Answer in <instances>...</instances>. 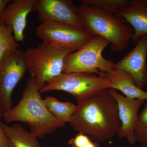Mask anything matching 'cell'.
Segmentation results:
<instances>
[{
	"instance_id": "cell-1",
	"label": "cell",
	"mask_w": 147,
	"mask_h": 147,
	"mask_svg": "<svg viewBox=\"0 0 147 147\" xmlns=\"http://www.w3.org/2000/svg\"><path fill=\"white\" fill-rule=\"evenodd\" d=\"M69 124L75 131L96 142L113 139L121 127L115 99L108 89L96 93L76 105Z\"/></svg>"
},
{
	"instance_id": "cell-2",
	"label": "cell",
	"mask_w": 147,
	"mask_h": 147,
	"mask_svg": "<svg viewBox=\"0 0 147 147\" xmlns=\"http://www.w3.org/2000/svg\"><path fill=\"white\" fill-rule=\"evenodd\" d=\"M6 123L19 121L28 124L30 132L42 137L65 125L50 113L40 95L36 80L31 77L19 102L3 116Z\"/></svg>"
},
{
	"instance_id": "cell-3",
	"label": "cell",
	"mask_w": 147,
	"mask_h": 147,
	"mask_svg": "<svg viewBox=\"0 0 147 147\" xmlns=\"http://www.w3.org/2000/svg\"><path fill=\"white\" fill-rule=\"evenodd\" d=\"M78 7L86 30L109 41L113 52H121L127 48L134 31L123 18L100 7L82 3Z\"/></svg>"
},
{
	"instance_id": "cell-4",
	"label": "cell",
	"mask_w": 147,
	"mask_h": 147,
	"mask_svg": "<svg viewBox=\"0 0 147 147\" xmlns=\"http://www.w3.org/2000/svg\"><path fill=\"white\" fill-rule=\"evenodd\" d=\"M74 51L42 42L25 52L27 71L36 80L39 90L46 83L63 73L65 60Z\"/></svg>"
},
{
	"instance_id": "cell-5",
	"label": "cell",
	"mask_w": 147,
	"mask_h": 147,
	"mask_svg": "<svg viewBox=\"0 0 147 147\" xmlns=\"http://www.w3.org/2000/svg\"><path fill=\"white\" fill-rule=\"evenodd\" d=\"M106 74L97 75L88 72H63L47 82L39 92H65L73 96L76 98L77 104H80L96 93L111 88L112 84Z\"/></svg>"
},
{
	"instance_id": "cell-6",
	"label": "cell",
	"mask_w": 147,
	"mask_h": 147,
	"mask_svg": "<svg viewBox=\"0 0 147 147\" xmlns=\"http://www.w3.org/2000/svg\"><path fill=\"white\" fill-rule=\"evenodd\" d=\"M109 44L108 40L95 36L80 50L66 57L63 73L88 72L102 75L110 72L115 63L102 55L103 50Z\"/></svg>"
},
{
	"instance_id": "cell-7",
	"label": "cell",
	"mask_w": 147,
	"mask_h": 147,
	"mask_svg": "<svg viewBox=\"0 0 147 147\" xmlns=\"http://www.w3.org/2000/svg\"><path fill=\"white\" fill-rule=\"evenodd\" d=\"M36 33L43 42L74 52L81 49L94 36L85 29L53 21L41 22L36 28Z\"/></svg>"
},
{
	"instance_id": "cell-8",
	"label": "cell",
	"mask_w": 147,
	"mask_h": 147,
	"mask_svg": "<svg viewBox=\"0 0 147 147\" xmlns=\"http://www.w3.org/2000/svg\"><path fill=\"white\" fill-rule=\"evenodd\" d=\"M26 71L25 52L20 49L9 51L0 62V111L3 116L12 108V92Z\"/></svg>"
},
{
	"instance_id": "cell-9",
	"label": "cell",
	"mask_w": 147,
	"mask_h": 147,
	"mask_svg": "<svg viewBox=\"0 0 147 147\" xmlns=\"http://www.w3.org/2000/svg\"><path fill=\"white\" fill-rule=\"evenodd\" d=\"M32 11L37 12L41 23L55 21L84 29L79 7L71 0H35Z\"/></svg>"
},
{
	"instance_id": "cell-10",
	"label": "cell",
	"mask_w": 147,
	"mask_h": 147,
	"mask_svg": "<svg viewBox=\"0 0 147 147\" xmlns=\"http://www.w3.org/2000/svg\"><path fill=\"white\" fill-rule=\"evenodd\" d=\"M147 34L140 38L131 52L115 63L114 68L129 74L137 87L143 90L147 85Z\"/></svg>"
},
{
	"instance_id": "cell-11",
	"label": "cell",
	"mask_w": 147,
	"mask_h": 147,
	"mask_svg": "<svg viewBox=\"0 0 147 147\" xmlns=\"http://www.w3.org/2000/svg\"><path fill=\"white\" fill-rule=\"evenodd\" d=\"M108 92L115 99L117 104L119 118L121 127L118 135L120 139L125 138L130 144L136 143L134 130L138 119V110L145 100L130 99L124 97L113 89H108Z\"/></svg>"
},
{
	"instance_id": "cell-12",
	"label": "cell",
	"mask_w": 147,
	"mask_h": 147,
	"mask_svg": "<svg viewBox=\"0 0 147 147\" xmlns=\"http://www.w3.org/2000/svg\"><path fill=\"white\" fill-rule=\"evenodd\" d=\"M35 0H13L6 9L3 25L13 30L17 42H23L24 31L27 26L28 15L33 10Z\"/></svg>"
},
{
	"instance_id": "cell-13",
	"label": "cell",
	"mask_w": 147,
	"mask_h": 147,
	"mask_svg": "<svg viewBox=\"0 0 147 147\" xmlns=\"http://www.w3.org/2000/svg\"><path fill=\"white\" fill-rule=\"evenodd\" d=\"M117 15L123 18L133 29L131 40L134 45L141 37L147 34V5L143 0H131Z\"/></svg>"
},
{
	"instance_id": "cell-14",
	"label": "cell",
	"mask_w": 147,
	"mask_h": 147,
	"mask_svg": "<svg viewBox=\"0 0 147 147\" xmlns=\"http://www.w3.org/2000/svg\"><path fill=\"white\" fill-rule=\"evenodd\" d=\"M106 75L112 84L111 89L119 90L127 98L147 100V92L138 88L132 76L126 71L113 68Z\"/></svg>"
},
{
	"instance_id": "cell-15",
	"label": "cell",
	"mask_w": 147,
	"mask_h": 147,
	"mask_svg": "<svg viewBox=\"0 0 147 147\" xmlns=\"http://www.w3.org/2000/svg\"><path fill=\"white\" fill-rule=\"evenodd\" d=\"M1 125L9 147H40L37 137L20 125L14 124L9 126L1 123Z\"/></svg>"
},
{
	"instance_id": "cell-16",
	"label": "cell",
	"mask_w": 147,
	"mask_h": 147,
	"mask_svg": "<svg viewBox=\"0 0 147 147\" xmlns=\"http://www.w3.org/2000/svg\"><path fill=\"white\" fill-rule=\"evenodd\" d=\"M44 101L47 109L55 118L64 124L69 123L76 105L70 102H62L51 96L44 98Z\"/></svg>"
},
{
	"instance_id": "cell-17",
	"label": "cell",
	"mask_w": 147,
	"mask_h": 147,
	"mask_svg": "<svg viewBox=\"0 0 147 147\" xmlns=\"http://www.w3.org/2000/svg\"><path fill=\"white\" fill-rule=\"evenodd\" d=\"M81 2L87 5L100 7L103 10L117 15L123 8L130 4V0H82Z\"/></svg>"
},
{
	"instance_id": "cell-18",
	"label": "cell",
	"mask_w": 147,
	"mask_h": 147,
	"mask_svg": "<svg viewBox=\"0 0 147 147\" xmlns=\"http://www.w3.org/2000/svg\"><path fill=\"white\" fill-rule=\"evenodd\" d=\"M20 45L16 41L10 27L0 25V62L7 53L16 50Z\"/></svg>"
},
{
	"instance_id": "cell-19",
	"label": "cell",
	"mask_w": 147,
	"mask_h": 147,
	"mask_svg": "<svg viewBox=\"0 0 147 147\" xmlns=\"http://www.w3.org/2000/svg\"><path fill=\"white\" fill-rule=\"evenodd\" d=\"M134 134L136 141L142 143L147 139V103L138 115Z\"/></svg>"
},
{
	"instance_id": "cell-20",
	"label": "cell",
	"mask_w": 147,
	"mask_h": 147,
	"mask_svg": "<svg viewBox=\"0 0 147 147\" xmlns=\"http://www.w3.org/2000/svg\"><path fill=\"white\" fill-rule=\"evenodd\" d=\"M71 147H100L97 142H92L86 134L79 133L68 141Z\"/></svg>"
},
{
	"instance_id": "cell-21",
	"label": "cell",
	"mask_w": 147,
	"mask_h": 147,
	"mask_svg": "<svg viewBox=\"0 0 147 147\" xmlns=\"http://www.w3.org/2000/svg\"><path fill=\"white\" fill-rule=\"evenodd\" d=\"M3 118V114L0 111V147H9L5 134L1 125V119Z\"/></svg>"
},
{
	"instance_id": "cell-22",
	"label": "cell",
	"mask_w": 147,
	"mask_h": 147,
	"mask_svg": "<svg viewBox=\"0 0 147 147\" xmlns=\"http://www.w3.org/2000/svg\"><path fill=\"white\" fill-rule=\"evenodd\" d=\"M11 0H0V25H3L6 9Z\"/></svg>"
},
{
	"instance_id": "cell-23",
	"label": "cell",
	"mask_w": 147,
	"mask_h": 147,
	"mask_svg": "<svg viewBox=\"0 0 147 147\" xmlns=\"http://www.w3.org/2000/svg\"><path fill=\"white\" fill-rule=\"evenodd\" d=\"M141 147H147V139L142 142Z\"/></svg>"
},
{
	"instance_id": "cell-24",
	"label": "cell",
	"mask_w": 147,
	"mask_h": 147,
	"mask_svg": "<svg viewBox=\"0 0 147 147\" xmlns=\"http://www.w3.org/2000/svg\"><path fill=\"white\" fill-rule=\"evenodd\" d=\"M144 2L145 3L146 5H147V0H143Z\"/></svg>"
},
{
	"instance_id": "cell-25",
	"label": "cell",
	"mask_w": 147,
	"mask_h": 147,
	"mask_svg": "<svg viewBox=\"0 0 147 147\" xmlns=\"http://www.w3.org/2000/svg\"></svg>"
}]
</instances>
